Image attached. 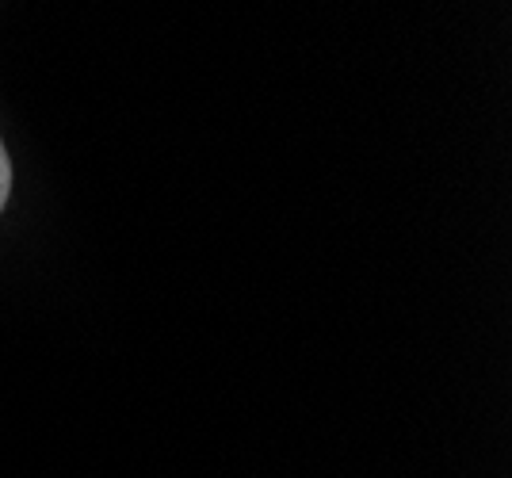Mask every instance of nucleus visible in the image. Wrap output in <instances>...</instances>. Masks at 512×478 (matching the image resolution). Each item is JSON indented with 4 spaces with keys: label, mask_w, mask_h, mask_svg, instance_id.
Segmentation results:
<instances>
[{
    "label": "nucleus",
    "mask_w": 512,
    "mask_h": 478,
    "mask_svg": "<svg viewBox=\"0 0 512 478\" xmlns=\"http://www.w3.org/2000/svg\"><path fill=\"white\" fill-rule=\"evenodd\" d=\"M8 196H12V157H8L4 142H0V211H4Z\"/></svg>",
    "instance_id": "f257e3e1"
}]
</instances>
